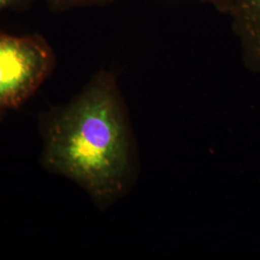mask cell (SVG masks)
<instances>
[{
    "instance_id": "cell-2",
    "label": "cell",
    "mask_w": 260,
    "mask_h": 260,
    "mask_svg": "<svg viewBox=\"0 0 260 260\" xmlns=\"http://www.w3.org/2000/svg\"><path fill=\"white\" fill-rule=\"evenodd\" d=\"M55 64L54 51L41 34L17 36L0 30V111L26 103Z\"/></svg>"
},
{
    "instance_id": "cell-1",
    "label": "cell",
    "mask_w": 260,
    "mask_h": 260,
    "mask_svg": "<svg viewBox=\"0 0 260 260\" xmlns=\"http://www.w3.org/2000/svg\"><path fill=\"white\" fill-rule=\"evenodd\" d=\"M40 124L42 163L48 171L73 180L103 211L129 194L139 177V151L113 73H95Z\"/></svg>"
},
{
    "instance_id": "cell-4",
    "label": "cell",
    "mask_w": 260,
    "mask_h": 260,
    "mask_svg": "<svg viewBox=\"0 0 260 260\" xmlns=\"http://www.w3.org/2000/svg\"><path fill=\"white\" fill-rule=\"evenodd\" d=\"M49 7L54 12H66L81 7L105 6L114 0H47Z\"/></svg>"
},
{
    "instance_id": "cell-3",
    "label": "cell",
    "mask_w": 260,
    "mask_h": 260,
    "mask_svg": "<svg viewBox=\"0 0 260 260\" xmlns=\"http://www.w3.org/2000/svg\"><path fill=\"white\" fill-rule=\"evenodd\" d=\"M230 17L245 65L260 75V0H237Z\"/></svg>"
},
{
    "instance_id": "cell-5",
    "label": "cell",
    "mask_w": 260,
    "mask_h": 260,
    "mask_svg": "<svg viewBox=\"0 0 260 260\" xmlns=\"http://www.w3.org/2000/svg\"><path fill=\"white\" fill-rule=\"evenodd\" d=\"M34 0H0V12L6 10L23 11L31 7Z\"/></svg>"
},
{
    "instance_id": "cell-6",
    "label": "cell",
    "mask_w": 260,
    "mask_h": 260,
    "mask_svg": "<svg viewBox=\"0 0 260 260\" xmlns=\"http://www.w3.org/2000/svg\"><path fill=\"white\" fill-rule=\"evenodd\" d=\"M200 1L211 5L214 9L228 16L231 15L237 2V0H200Z\"/></svg>"
}]
</instances>
